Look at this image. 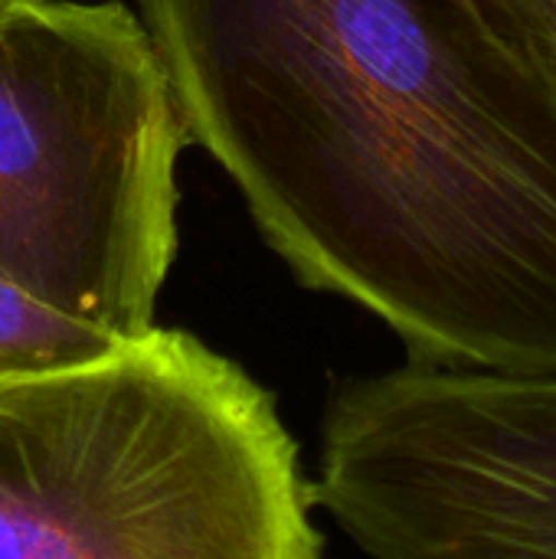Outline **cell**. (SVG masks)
Wrapping results in <instances>:
<instances>
[{"label":"cell","instance_id":"6","mask_svg":"<svg viewBox=\"0 0 556 559\" xmlns=\"http://www.w3.org/2000/svg\"><path fill=\"white\" fill-rule=\"evenodd\" d=\"M495 3L556 66V0H495Z\"/></svg>","mask_w":556,"mask_h":559},{"label":"cell","instance_id":"4","mask_svg":"<svg viewBox=\"0 0 556 559\" xmlns=\"http://www.w3.org/2000/svg\"><path fill=\"white\" fill-rule=\"evenodd\" d=\"M311 498L367 559H556V380L416 360L344 380Z\"/></svg>","mask_w":556,"mask_h":559},{"label":"cell","instance_id":"3","mask_svg":"<svg viewBox=\"0 0 556 559\" xmlns=\"http://www.w3.org/2000/svg\"><path fill=\"white\" fill-rule=\"evenodd\" d=\"M184 144L131 7L0 0V278L111 337L147 334Z\"/></svg>","mask_w":556,"mask_h":559},{"label":"cell","instance_id":"1","mask_svg":"<svg viewBox=\"0 0 556 559\" xmlns=\"http://www.w3.org/2000/svg\"><path fill=\"white\" fill-rule=\"evenodd\" d=\"M187 144L410 360L556 380V66L495 0H134Z\"/></svg>","mask_w":556,"mask_h":559},{"label":"cell","instance_id":"5","mask_svg":"<svg viewBox=\"0 0 556 559\" xmlns=\"http://www.w3.org/2000/svg\"><path fill=\"white\" fill-rule=\"evenodd\" d=\"M121 344L0 278V380L92 360Z\"/></svg>","mask_w":556,"mask_h":559},{"label":"cell","instance_id":"2","mask_svg":"<svg viewBox=\"0 0 556 559\" xmlns=\"http://www.w3.org/2000/svg\"><path fill=\"white\" fill-rule=\"evenodd\" d=\"M275 400L187 331L0 380V559H321Z\"/></svg>","mask_w":556,"mask_h":559}]
</instances>
